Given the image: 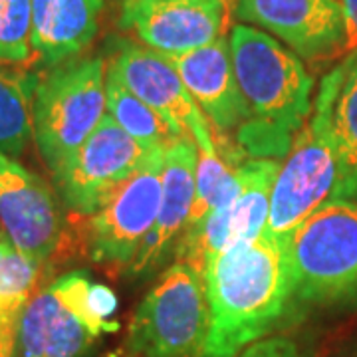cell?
<instances>
[{
    "mask_svg": "<svg viewBox=\"0 0 357 357\" xmlns=\"http://www.w3.org/2000/svg\"><path fill=\"white\" fill-rule=\"evenodd\" d=\"M0 222L8 241L40 264L58 250L64 234L62 208L50 187L2 151Z\"/></svg>",
    "mask_w": 357,
    "mask_h": 357,
    "instance_id": "cell-12",
    "label": "cell"
},
{
    "mask_svg": "<svg viewBox=\"0 0 357 357\" xmlns=\"http://www.w3.org/2000/svg\"><path fill=\"white\" fill-rule=\"evenodd\" d=\"M211 332L204 274L175 262L133 314L128 349L133 357H203Z\"/></svg>",
    "mask_w": 357,
    "mask_h": 357,
    "instance_id": "cell-7",
    "label": "cell"
},
{
    "mask_svg": "<svg viewBox=\"0 0 357 357\" xmlns=\"http://www.w3.org/2000/svg\"><path fill=\"white\" fill-rule=\"evenodd\" d=\"M143 0H121V13H126L129 8H133L135 4H139Z\"/></svg>",
    "mask_w": 357,
    "mask_h": 357,
    "instance_id": "cell-27",
    "label": "cell"
},
{
    "mask_svg": "<svg viewBox=\"0 0 357 357\" xmlns=\"http://www.w3.org/2000/svg\"><path fill=\"white\" fill-rule=\"evenodd\" d=\"M342 82L333 100L332 131L337 155V201L357 203V52L344 62ZM333 199V201H335Z\"/></svg>",
    "mask_w": 357,
    "mask_h": 357,
    "instance_id": "cell-18",
    "label": "cell"
},
{
    "mask_svg": "<svg viewBox=\"0 0 357 357\" xmlns=\"http://www.w3.org/2000/svg\"><path fill=\"white\" fill-rule=\"evenodd\" d=\"M119 24L147 48L177 56L222 36L225 0H143L121 13Z\"/></svg>",
    "mask_w": 357,
    "mask_h": 357,
    "instance_id": "cell-14",
    "label": "cell"
},
{
    "mask_svg": "<svg viewBox=\"0 0 357 357\" xmlns=\"http://www.w3.org/2000/svg\"><path fill=\"white\" fill-rule=\"evenodd\" d=\"M40 79L0 70V151L20 157L32 131V102Z\"/></svg>",
    "mask_w": 357,
    "mask_h": 357,
    "instance_id": "cell-20",
    "label": "cell"
},
{
    "mask_svg": "<svg viewBox=\"0 0 357 357\" xmlns=\"http://www.w3.org/2000/svg\"><path fill=\"white\" fill-rule=\"evenodd\" d=\"M163 169L165 149H153L109 201L89 217L88 250L93 260L131 264L159 213Z\"/></svg>",
    "mask_w": 357,
    "mask_h": 357,
    "instance_id": "cell-10",
    "label": "cell"
},
{
    "mask_svg": "<svg viewBox=\"0 0 357 357\" xmlns=\"http://www.w3.org/2000/svg\"><path fill=\"white\" fill-rule=\"evenodd\" d=\"M294 298L314 306L357 302V203L330 201L290 236Z\"/></svg>",
    "mask_w": 357,
    "mask_h": 357,
    "instance_id": "cell-6",
    "label": "cell"
},
{
    "mask_svg": "<svg viewBox=\"0 0 357 357\" xmlns=\"http://www.w3.org/2000/svg\"><path fill=\"white\" fill-rule=\"evenodd\" d=\"M32 58V0H0V64Z\"/></svg>",
    "mask_w": 357,
    "mask_h": 357,
    "instance_id": "cell-23",
    "label": "cell"
},
{
    "mask_svg": "<svg viewBox=\"0 0 357 357\" xmlns=\"http://www.w3.org/2000/svg\"><path fill=\"white\" fill-rule=\"evenodd\" d=\"M105 102L107 114L114 117L115 123L147 149H169L183 139L161 115L109 74L105 79Z\"/></svg>",
    "mask_w": 357,
    "mask_h": 357,
    "instance_id": "cell-19",
    "label": "cell"
},
{
    "mask_svg": "<svg viewBox=\"0 0 357 357\" xmlns=\"http://www.w3.org/2000/svg\"><path fill=\"white\" fill-rule=\"evenodd\" d=\"M278 159H250L238 167V185L229 201L183 232L175 258L204 274L211 258L238 243L256 241L266 229Z\"/></svg>",
    "mask_w": 357,
    "mask_h": 357,
    "instance_id": "cell-8",
    "label": "cell"
},
{
    "mask_svg": "<svg viewBox=\"0 0 357 357\" xmlns=\"http://www.w3.org/2000/svg\"><path fill=\"white\" fill-rule=\"evenodd\" d=\"M344 66H335L319 84L306 123L294 137L270 195V215L262 234L290 238L319 206L335 199L337 155L333 143V100Z\"/></svg>",
    "mask_w": 357,
    "mask_h": 357,
    "instance_id": "cell-3",
    "label": "cell"
},
{
    "mask_svg": "<svg viewBox=\"0 0 357 357\" xmlns=\"http://www.w3.org/2000/svg\"><path fill=\"white\" fill-rule=\"evenodd\" d=\"M230 56L246 103L236 145L255 159L286 157L312 112L314 77L304 60L264 30L238 24L230 30Z\"/></svg>",
    "mask_w": 357,
    "mask_h": 357,
    "instance_id": "cell-2",
    "label": "cell"
},
{
    "mask_svg": "<svg viewBox=\"0 0 357 357\" xmlns=\"http://www.w3.org/2000/svg\"><path fill=\"white\" fill-rule=\"evenodd\" d=\"M169 58L211 128L220 135L236 133L246 119V103L232 68L229 36Z\"/></svg>",
    "mask_w": 357,
    "mask_h": 357,
    "instance_id": "cell-15",
    "label": "cell"
},
{
    "mask_svg": "<svg viewBox=\"0 0 357 357\" xmlns=\"http://www.w3.org/2000/svg\"><path fill=\"white\" fill-rule=\"evenodd\" d=\"M197 177V145L192 139H181L165 149L163 192L153 229L141 243L129 264V274H145L163 262L169 248L181 232L189 227Z\"/></svg>",
    "mask_w": 357,
    "mask_h": 357,
    "instance_id": "cell-16",
    "label": "cell"
},
{
    "mask_svg": "<svg viewBox=\"0 0 357 357\" xmlns=\"http://www.w3.org/2000/svg\"><path fill=\"white\" fill-rule=\"evenodd\" d=\"M40 268V262L22 255L8 238L0 241V326L18 328L24 307L38 292Z\"/></svg>",
    "mask_w": 357,
    "mask_h": 357,
    "instance_id": "cell-22",
    "label": "cell"
},
{
    "mask_svg": "<svg viewBox=\"0 0 357 357\" xmlns=\"http://www.w3.org/2000/svg\"><path fill=\"white\" fill-rule=\"evenodd\" d=\"M234 357H306L302 354L300 345L290 337L284 335H272L262 337L248 347H244L241 354Z\"/></svg>",
    "mask_w": 357,
    "mask_h": 357,
    "instance_id": "cell-24",
    "label": "cell"
},
{
    "mask_svg": "<svg viewBox=\"0 0 357 357\" xmlns=\"http://www.w3.org/2000/svg\"><path fill=\"white\" fill-rule=\"evenodd\" d=\"M238 167L232 165V161L220 155L215 139L197 145L195 201L189 215V227L201 222L225 201H229L238 185Z\"/></svg>",
    "mask_w": 357,
    "mask_h": 357,
    "instance_id": "cell-21",
    "label": "cell"
},
{
    "mask_svg": "<svg viewBox=\"0 0 357 357\" xmlns=\"http://www.w3.org/2000/svg\"><path fill=\"white\" fill-rule=\"evenodd\" d=\"M107 74L161 115L178 137L195 143L213 137V128L167 54L126 44L109 64Z\"/></svg>",
    "mask_w": 357,
    "mask_h": 357,
    "instance_id": "cell-11",
    "label": "cell"
},
{
    "mask_svg": "<svg viewBox=\"0 0 357 357\" xmlns=\"http://www.w3.org/2000/svg\"><path fill=\"white\" fill-rule=\"evenodd\" d=\"M151 151L105 114L86 143L54 175L58 192L70 211L91 217L145 163Z\"/></svg>",
    "mask_w": 357,
    "mask_h": 357,
    "instance_id": "cell-9",
    "label": "cell"
},
{
    "mask_svg": "<svg viewBox=\"0 0 357 357\" xmlns=\"http://www.w3.org/2000/svg\"><path fill=\"white\" fill-rule=\"evenodd\" d=\"M14 342H16V328L0 326V357H13Z\"/></svg>",
    "mask_w": 357,
    "mask_h": 357,
    "instance_id": "cell-26",
    "label": "cell"
},
{
    "mask_svg": "<svg viewBox=\"0 0 357 357\" xmlns=\"http://www.w3.org/2000/svg\"><path fill=\"white\" fill-rule=\"evenodd\" d=\"M115 298L84 272H72L32 296L16 328L13 357H84L112 321Z\"/></svg>",
    "mask_w": 357,
    "mask_h": 357,
    "instance_id": "cell-4",
    "label": "cell"
},
{
    "mask_svg": "<svg viewBox=\"0 0 357 357\" xmlns=\"http://www.w3.org/2000/svg\"><path fill=\"white\" fill-rule=\"evenodd\" d=\"M204 284L211 332L203 357H234L266 337L294 298L290 238L260 234L208 260Z\"/></svg>",
    "mask_w": 357,
    "mask_h": 357,
    "instance_id": "cell-1",
    "label": "cell"
},
{
    "mask_svg": "<svg viewBox=\"0 0 357 357\" xmlns=\"http://www.w3.org/2000/svg\"><path fill=\"white\" fill-rule=\"evenodd\" d=\"M105 79V62L93 56L62 62L38 82L32 102V131L52 175L86 143L107 114Z\"/></svg>",
    "mask_w": 357,
    "mask_h": 357,
    "instance_id": "cell-5",
    "label": "cell"
},
{
    "mask_svg": "<svg viewBox=\"0 0 357 357\" xmlns=\"http://www.w3.org/2000/svg\"><path fill=\"white\" fill-rule=\"evenodd\" d=\"M344 18V46L342 54L349 56L357 52V0H340Z\"/></svg>",
    "mask_w": 357,
    "mask_h": 357,
    "instance_id": "cell-25",
    "label": "cell"
},
{
    "mask_svg": "<svg viewBox=\"0 0 357 357\" xmlns=\"http://www.w3.org/2000/svg\"><path fill=\"white\" fill-rule=\"evenodd\" d=\"M238 18L284 42L302 60L342 54L340 0H238Z\"/></svg>",
    "mask_w": 357,
    "mask_h": 357,
    "instance_id": "cell-13",
    "label": "cell"
},
{
    "mask_svg": "<svg viewBox=\"0 0 357 357\" xmlns=\"http://www.w3.org/2000/svg\"><path fill=\"white\" fill-rule=\"evenodd\" d=\"M103 0H32V56L44 68L77 58L93 42Z\"/></svg>",
    "mask_w": 357,
    "mask_h": 357,
    "instance_id": "cell-17",
    "label": "cell"
}]
</instances>
